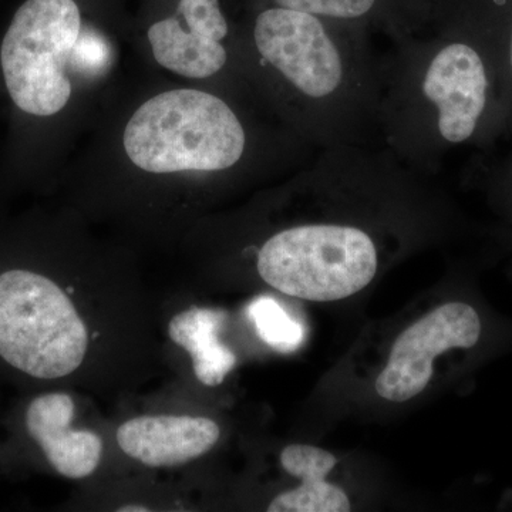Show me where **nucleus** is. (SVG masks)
Here are the masks:
<instances>
[{
    "label": "nucleus",
    "mask_w": 512,
    "mask_h": 512,
    "mask_svg": "<svg viewBox=\"0 0 512 512\" xmlns=\"http://www.w3.org/2000/svg\"><path fill=\"white\" fill-rule=\"evenodd\" d=\"M383 147L416 173L448 154L505 136L503 99L483 33L454 0L429 32L394 43L382 60Z\"/></svg>",
    "instance_id": "f257e3e1"
},
{
    "label": "nucleus",
    "mask_w": 512,
    "mask_h": 512,
    "mask_svg": "<svg viewBox=\"0 0 512 512\" xmlns=\"http://www.w3.org/2000/svg\"><path fill=\"white\" fill-rule=\"evenodd\" d=\"M370 32L278 6L256 13V62L281 87L295 130L316 151L383 147L382 60Z\"/></svg>",
    "instance_id": "f03ea898"
},
{
    "label": "nucleus",
    "mask_w": 512,
    "mask_h": 512,
    "mask_svg": "<svg viewBox=\"0 0 512 512\" xmlns=\"http://www.w3.org/2000/svg\"><path fill=\"white\" fill-rule=\"evenodd\" d=\"M90 333L55 276L32 265L0 266V370L20 383L67 379L89 355Z\"/></svg>",
    "instance_id": "7ed1b4c3"
},
{
    "label": "nucleus",
    "mask_w": 512,
    "mask_h": 512,
    "mask_svg": "<svg viewBox=\"0 0 512 512\" xmlns=\"http://www.w3.org/2000/svg\"><path fill=\"white\" fill-rule=\"evenodd\" d=\"M248 147L249 133L237 111L201 90L158 94L124 130L128 158L153 174L229 171L244 161Z\"/></svg>",
    "instance_id": "20e7f679"
},
{
    "label": "nucleus",
    "mask_w": 512,
    "mask_h": 512,
    "mask_svg": "<svg viewBox=\"0 0 512 512\" xmlns=\"http://www.w3.org/2000/svg\"><path fill=\"white\" fill-rule=\"evenodd\" d=\"M379 268L372 232L348 221H306L271 235L256 255V269L276 291L313 302L349 298L365 289Z\"/></svg>",
    "instance_id": "39448f33"
},
{
    "label": "nucleus",
    "mask_w": 512,
    "mask_h": 512,
    "mask_svg": "<svg viewBox=\"0 0 512 512\" xmlns=\"http://www.w3.org/2000/svg\"><path fill=\"white\" fill-rule=\"evenodd\" d=\"M82 33L74 0H26L10 22L2 49L10 99L36 117L55 116L69 103L67 64Z\"/></svg>",
    "instance_id": "423d86ee"
},
{
    "label": "nucleus",
    "mask_w": 512,
    "mask_h": 512,
    "mask_svg": "<svg viewBox=\"0 0 512 512\" xmlns=\"http://www.w3.org/2000/svg\"><path fill=\"white\" fill-rule=\"evenodd\" d=\"M483 335V318L476 306L443 303L394 342L389 362L376 379L377 394L394 403L419 396L430 383L437 356L448 350L477 348Z\"/></svg>",
    "instance_id": "0eeeda50"
},
{
    "label": "nucleus",
    "mask_w": 512,
    "mask_h": 512,
    "mask_svg": "<svg viewBox=\"0 0 512 512\" xmlns=\"http://www.w3.org/2000/svg\"><path fill=\"white\" fill-rule=\"evenodd\" d=\"M76 403L69 393L50 390L30 397L16 417L15 443L23 441L50 470L69 480L92 476L103 458V440L73 427Z\"/></svg>",
    "instance_id": "6e6552de"
},
{
    "label": "nucleus",
    "mask_w": 512,
    "mask_h": 512,
    "mask_svg": "<svg viewBox=\"0 0 512 512\" xmlns=\"http://www.w3.org/2000/svg\"><path fill=\"white\" fill-rule=\"evenodd\" d=\"M221 437L217 421L204 416H138L124 421L116 433L127 457L143 466H183L210 453Z\"/></svg>",
    "instance_id": "1a4fd4ad"
},
{
    "label": "nucleus",
    "mask_w": 512,
    "mask_h": 512,
    "mask_svg": "<svg viewBox=\"0 0 512 512\" xmlns=\"http://www.w3.org/2000/svg\"><path fill=\"white\" fill-rule=\"evenodd\" d=\"M278 8L382 32L393 43L429 32L443 18L447 0H269Z\"/></svg>",
    "instance_id": "9d476101"
},
{
    "label": "nucleus",
    "mask_w": 512,
    "mask_h": 512,
    "mask_svg": "<svg viewBox=\"0 0 512 512\" xmlns=\"http://www.w3.org/2000/svg\"><path fill=\"white\" fill-rule=\"evenodd\" d=\"M286 473L301 478L298 488L276 495L269 512H349L352 505L342 488L325 480L338 460L323 448L292 444L281 453Z\"/></svg>",
    "instance_id": "9b49d317"
},
{
    "label": "nucleus",
    "mask_w": 512,
    "mask_h": 512,
    "mask_svg": "<svg viewBox=\"0 0 512 512\" xmlns=\"http://www.w3.org/2000/svg\"><path fill=\"white\" fill-rule=\"evenodd\" d=\"M225 319L220 309L191 306L168 323L171 342L188 353L194 375L204 386H220L237 365V356L220 340Z\"/></svg>",
    "instance_id": "f8f14e48"
},
{
    "label": "nucleus",
    "mask_w": 512,
    "mask_h": 512,
    "mask_svg": "<svg viewBox=\"0 0 512 512\" xmlns=\"http://www.w3.org/2000/svg\"><path fill=\"white\" fill-rule=\"evenodd\" d=\"M187 28L180 19L168 18L148 29V42L158 64L190 79H208L222 72L229 62L225 43L200 29Z\"/></svg>",
    "instance_id": "ddd939ff"
},
{
    "label": "nucleus",
    "mask_w": 512,
    "mask_h": 512,
    "mask_svg": "<svg viewBox=\"0 0 512 512\" xmlns=\"http://www.w3.org/2000/svg\"><path fill=\"white\" fill-rule=\"evenodd\" d=\"M483 33L493 55L501 99L505 136L512 138V0H454Z\"/></svg>",
    "instance_id": "4468645a"
},
{
    "label": "nucleus",
    "mask_w": 512,
    "mask_h": 512,
    "mask_svg": "<svg viewBox=\"0 0 512 512\" xmlns=\"http://www.w3.org/2000/svg\"><path fill=\"white\" fill-rule=\"evenodd\" d=\"M256 330L265 343L281 352L298 349L303 340V328L286 313L275 299L259 298L249 306Z\"/></svg>",
    "instance_id": "2eb2a0df"
},
{
    "label": "nucleus",
    "mask_w": 512,
    "mask_h": 512,
    "mask_svg": "<svg viewBox=\"0 0 512 512\" xmlns=\"http://www.w3.org/2000/svg\"><path fill=\"white\" fill-rule=\"evenodd\" d=\"M178 15L183 16L185 25L201 29L220 42L229 36L228 20L220 0H180Z\"/></svg>",
    "instance_id": "dca6fc26"
},
{
    "label": "nucleus",
    "mask_w": 512,
    "mask_h": 512,
    "mask_svg": "<svg viewBox=\"0 0 512 512\" xmlns=\"http://www.w3.org/2000/svg\"><path fill=\"white\" fill-rule=\"evenodd\" d=\"M495 194L501 201L510 208L512 212V150L507 157L498 164L495 170L493 183H491Z\"/></svg>",
    "instance_id": "f3484780"
},
{
    "label": "nucleus",
    "mask_w": 512,
    "mask_h": 512,
    "mask_svg": "<svg viewBox=\"0 0 512 512\" xmlns=\"http://www.w3.org/2000/svg\"><path fill=\"white\" fill-rule=\"evenodd\" d=\"M119 511H124V512L150 511V508L143 507V505H123V507L119 508Z\"/></svg>",
    "instance_id": "a211bd4d"
}]
</instances>
